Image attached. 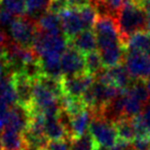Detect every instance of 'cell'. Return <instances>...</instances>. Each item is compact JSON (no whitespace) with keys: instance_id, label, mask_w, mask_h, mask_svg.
I'll return each instance as SVG.
<instances>
[{"instance_id":"obj_1","label":"cell","mask_w":150,"mask_h":150,"mask_svg":"<svg viewBox=\"0 0 150 150\" xmlns=\"http://www.w3.org/2000/svg\"><path fill=\"white\" fill-rule=\"evenodd\" d=\"M116 23L121 40L127 44L132 35L141 31H147L148 18L141 6L133 3L131 0H125L116 16Z\"/></svg>"},{"instance_id":"obj_2","label":"cell","mask_w":150,"mask_h":150,"mask_svg":"<svg viewBox=\"0 0 150 150\" xmlns=\"http://www.w3.org/2000/svg\"><path fill=\"white\" fill-rule=\"evenodd\" d=\"M68 48V39L64 34H50L38 29L32 50L39 59L62 58Z\"/></svg>"},{"instance_id":"obj_3","label":"cell","mask_w":150,"mask_h":150,"mask_svg":"<svg viewBox=\"0 0 150 150\" xmlns=\"http://www.w3.org/2000/svg\"><path fill=\"white\" fill-rule=\"evenodd\" d=\"M37 31V23L28 17L17 18L9 27L11 41L23 48L33 47Z\"/></svg>"},{"instance_id":"obj_4","label":"cell","mask_w":150,"mask_h":150,"mask_svg":"<svg viewBox=\"0 0 150 150\" xmlns=\"http://www.w3.org/2000/svg\"><path fill=\"white\" fill-rule=\"evenodd\" d=\"M93 31L97 38L98 50L119 42H123L119 34L116 20L110 16L98 17L93 28Z\"/></svg>"},{"instance_id":"obj_5","label":"cell","mask_w":150,"mask_h":150,"mask_svg":"<svg viewBox=\"0 0 150 150\" xmlns=\"http://www.w3.org/2000/svg\"><path fill=\"white\" fill-rule=\"evenodd\" d=\"M88 133L94 138L97 145L111 148L116 143L117 132L114 123L103 119L100 116H95L88 129Z\"/></svg>"},{"instance_id":"obj_6","label":"cell","mask_w":150,"mask_h":150,"mask_svg":"<svg viewBox=\"0 0 150 150\" xmlns=\"http://www.w3.org/2000/svg\"><path fill=\"white\" fill-rule=\"evenodd\" d=\"M123 62L134 79L146 80L150 78V58L147 54L127 50Z\"/></svg>"},{"instance_id":"obj_7","label":"cell","mask_w":150,"mask_h":150,"mask_svg":"<svg viewBox=\"0 0 150 150\" xmlns=\"http://www.w3.org/2000/svg\"><path fill=\"white\" fill-rule=\"evenodd\" d=\"M63 77L77 76L86 73V57L77 50L68 46L61 58Z\"/></svg>"},{"instance_id":"obj_8","label":"cell","mask_w":150,"mask_h":150,"mask_svg":"<svg viewBox=\"0 0 150 150\" xmlns=\"http://www.w3.org/2000/svg\"><path fill=\"white\" fill-rule=\"evenodd\" d=\"M94 82L95 77L88 73L71 77H62L63 92L65 96L71 98H81Z\"/></svg>"},{"instance_id":"obj_9","label":"cell","mask_w":150,"mask_h":150,"mask_svg":"<svg viewBox=\"0 0 150 150\" xmlns=\"http://www.w3.org/2000/svg\"><path fill=\"white\" fill-rule=\"evenodd\" d=\"M31 119L30 110L17 104L11 107L4 119V129L23 134L28 129Z\"/></svg>"},{"instance_id":"obj_10","label":"cell","mask_w":150,"mask_h":150,"mask_svg":"<svg viewBox=\"0 0 150 150\" xmlns=\"http://www.w3.org/2000/svg\"><path fill=\"white\" fill-rule=\"evenodd\" d=\"M60 18L62 22L63 33L68 40L74 38L80 32L84 31L83 24L78 9L66 8L60 13Z\"/></svg>"},{"instance_id":"obj_11","label":"cell","mask_w":150,"mask_h":150,"mask_svg":"<svg viewBox=\"0 0 150 150\" xmlns=\"http://www.w3.org/2000/svg\"><path fill=\"white\" fill-rule=\"evenodd\" d=\"M13 82L18 96V104L30 109L33 105L34 81L28 78L24 73H19L13 75Z\"/></svg>"},{"instance_id":"obj_12","label":"cell","mask_w":150,"mask_h":150,"mask_svg":"<svg viewBox=\"0 0 150 150\" xmlns=\"http://www.w3.org/2000/svg\"><path fill=\"white\" fill-rule=\"evenodd\" d=\"M98 52L100 54L104 68H111V67L122 64V61H125V52H127V45L123 42H119V43L99 50Z\"/></svg>"},{"instance_id":"obj_13","label":"cell","mask_w":150,"mask_h":150,"mask_svg":"<svg viewBox=\"0 0 150 150\" xmlns=\"http://www.w3.org/2000/svg\"><path fill=\"white\" fill-rule=\"evenodd\" d=\"M68 46L77 50L82 54H88L98 50L97 38L93 30H84L80 32L74 38L68 40Z\"/></svg>"},{"instance_id":"obj_14","label":"cell","mask_w":150,"mask_h":150,"mask_svg":"<svg viewBox=\"0 0 150 150\" xmlns=\"http://www.w3.org/2000/svg\"><path fill=\"white\" fill-rule=\"evenodd\" d=\"M0 100L3 101L9 107H13L18 104V96L16 92L13 74L4 71L0 77Z\"/></svg>"},{"instance_id":"obj_15","label":"cell","mask_w":150,"mask_h":150,"mask_svg":"<svg viewBox=\"0 0 150 150\" xmlns=\"http://www.w3.org/2000/svg\"><path fill=\"white\" fill-rule=\"evenodd\" d=\"M94 117V111L88 107L81 113L73 116L71 121V138L74 139L88 133Z\"/></svg>"},{"instance_id":"obj_16","label":"cell","mask_w":150,"mask_h":150,"mask_svg":"<svg viewBox=\"0 0 150 150\" xmlns=\"http://www.w3.org/2000/svg\"><path fill=\"white\" fill-rule=\"evenodd\" d=\"M37 27L41 31L50 34H64L60 15L46 11L37 21Z\"/></svg>"},{"instance_id":"obj_17","label":"cell","mask_w":150,"mask_h":150,"mask_svg":"<svg viewBox=\"0 0 150 150\" xmlns=\"http://www.w3.org/2000/svg\"><path fill=\"white\" fill-rule=\"evenodd\" d=\"M127 50L143 52L147 54L150 50V33L148 31H141L132 35L127 41Z\"/></svg>"},{"instance_id":"obj_18","label":"cell","mask_w":150,"mask_h":150,"mask_svg":"<svg viewBox=\"0 0 150 150\" xmlns=\"http://www.w3.org/2000/svg\"><path fill=\"white\" fill-rule=\"evenodd\" d=\"M0 137L3 150H25L26 145L23 134L8 129H3Z\"/></svg>"},{"instance_id":"obj_19","label":"cell","mask_w":150,"mask_h":150,"mask_svg":"<svg viewBox=\"0 0 150 150\" xmlns=\"http://www.w3.org/2000/svg\"><path fill=\"white\" fill-rule=\"evenodd\" d=\"M44 134L48 141H58V140L70 139L68 134L65 131L63 125L60 123L57 117H45Z\"/></svg>"},{"instance_id":"obj_20","label":"cell","mask_w":150,"mask_h":150,"mask_svg":"<svg viewBox=\"0 0 150 150\" xmlns=\"http://www.w3.org/2000/svg\"><path fill=\"white\" fill-rule=\"evenodd\" d=\"M115 129L117 132V137L118 139L127 141L129 143H133L135 139L137 138V133H136V127L134 125L133 118L129 117H122L118 121L114 123Z\"/></svg>"},{"instance_id":"obj_21","label":"cell","mask_w":150,"mask_h":150,"mask_svg":"<svg viewBox=\"0 0 150 150\" xmlns=\"http://www.w3.org/2000/svg\"><path fill=\"white\" fill-rule=\"evenodd\" d=\"M27 4V17L37 21L47 11L50 0H25Z\"/></svg>"},{"instance_id":"obj_22","label":"cell","mask_w":150,"mask_h":150,"mask_svg":"<svg viewBox=\"0 0 150 150\" xmlns=\"http://www.w3.org/2000/svg\"><path fill=\"white\" fill-rule=\"evenodd\" d=\"M145 105L142 104L136 98L127 94L125 91V116L129 118H135L142 113Z\"/></svg>"},{"instance_id":"obj_23","label":"cell","mask_w":150,"mask_h":150,"mask_svg":"<svg viewBox=\"0 0 150 150\" xmlns=\"http://www.w3.org/2000/svg\"><path fill=\"white\" fill-rule=\"evenodd\" d=\"M37 82L39 84H41L44 88H46L50 93H52L57 98L60 99L64 96L62 86V78H54L50 77V76H46V75H42L41 77L37 80Z\"/></svg>"},{"instance_id":"obj_24","label":"cell","mask_w":150,"mask_h":150,"mask_svg":"<svg viewBox=\"0 0 150 150\" xmlns=\"http://www.w3.org/2000/svg\"><path fill=\"white\" fill-rule=\"evenodd\" d=\"M0 4L15 17L22 18L27 15V4L25 0H1Z\"/></svg>"},{"instance_id":"obj_25","label":"cell","mask_w":150,"mask_h":150,"mask_svg":"<svg viewBox=\"0 0 150 150\" xmlns=\"http://www.w3.org/2000/svg\"><path fill=\"white\" fill-rule=\"evenodd\" d=\"M84 57H86V73L93 75L95 77V76L104 68L102 60H101L100 54H99L98 50H96V52L84 54Z\"/></svg>"},{"instance_id":"obj_26","label":"cell","mask_w":150,"mask_h":150,"mask_svg":"<svg viewBox=\"0 0 150 150\" xmlns=\"http://www.w3.org/2000/svg\"><path fill=\"white\" fill-rule=\"evenodd\" d=\"M96 142L90 133L71 140V150H95Z\"/></svg>"},{"instance_id":"obj_27","label":"cell","mask_w":150,"mask_h":150,"mask_svg":"<svg viewBox=\"0 0 150 150\" xmlns=\"http://www.w3.org/2000/svg\"><path fill=\"white\" fill-rule=\"evenodd\" d=\"M78 11H79L84 30H92V28H94L97 19H98V15H97L95 7L92 4H88L86 6L79 8Z\"/></svg>"},{"instance_id":"obj_28","label":"cell","mask_w":150,"mask_h":150,"mask_svg":"<svg viewBox=\"0 0 150 150\" xmlns=\"http://www.w3.org/2000/svg\"><path fill=\"white\" fill-rule=\"evenodd\" d=\"M46 150H71V139L50 141Z\"/></svg>"},{"instance_id":"obj_29","label":"cell","mask_w":150,"mask_h":150,"mask_svg":"<svg viewBox=\"0 0 150 150\" xmlns=\"http://www.w3.org/2000/svg\"><path fill=\"white\" fill-rule=\"evenodd\" d=\"M66 8H68L67 5V0H50V6L47 11L52 13L60 15L62 11H64Z\"/></svg>"},{"instance_id":"obj_30","label":"cell","mask_w":150,"mask_h":150,"mask_svg":"<svg viewBox=\"0 0 150 150\" xmlns=\"http://www.w3.org/2000/svg\"><path fill=\"white\" fill-rule=\"evenodd\" d=\"M103 1H104V3L109 8L112 17L116 20V16H117V13H118L119 9L122 6L125 0H103Z\"/></svg>"},{"instance_id":"obj_31","label":"cell","mask_w":150,"mask_h":150,"mask_svg":"<svg viewBox=\"0 0 150 150\" xmlns=\"http://www.w3.org/2000/svg\"><path fill=\"white\" fill-rule=\"evenodd\" d=\"M132 146L134 150H150V137L136 138Z\"/></svg>"},{"instance_id":"obj_32","label":"cell","mask_w":150,"mask_h":150,"mask_svg":"<svg viewBox=\"0 0 150 150\" xmlns=\"http://www.w3.org/2000/svg\"><path fill=\"white\" fill-rule=\"evenodd\" d=\"M92 0H67V5L68 8H75L79 9L83 6L91 4Z\"/></svg>"},{"instance_id":"obj_33","label":"cell","mask_w":150,"mask_h":150,"mask_svg":"<svg viewBox=\"0 0 150 150\" xmlns=\"http://www.w3.org/2000/svg\"><path fill=\"white\" fill-rule=\"evenodd\" d=\"M11 39L8 40V37L6 36V34L4 33L1 28H0V52H3L4 48L8 45V43L11 42Z\"/></svg>"},{"instance_id":"obj_34","label":"cell","mask_w":150,"mask_h":150,"mask_svg":"<svg viewBox=\"0 0 150 150\" xmlns=\"http://www.w3.org/2000/svg\"><path fill=\"white\" fill-rule=\"evenodd\" d=\"M9 110H11V107L7 104H5L3 101L0 100V120H2L4 122V119L6 115L8 114Z\"/></svg>"},{"instance_id":"obj_35","label":"cell","mask_w":150,"mask_h":150,"mask_svg":"<svg viewBox=\"0 0 150 150\" xmlns=\"http://www.w3.org/2000/svg\"><path fill=\"white\" fill-rule=\"evenodd\" d=\"M5 67H6V62H5L4 56H3V52H0V77L4 73Z\"/></svg>"},{"instance_id":"obj_36","label":"cell","mask_w":150,"mask_h":150,"mask_svg":"<svg viewBox=\"0 0 150 150\" xmlns=\"http://www.w3.org/2000/svg\"><path fill=\"white\" fill-rule=\"evenodd\" d=\"M141 8L143 9L144 13H146L148 19H150V0H145L141 4Z\"/></svg>"},{"instance_id":"obj_37","label":"cell","mask_w":150,"mask_h":150,"mask_svg":"<svg viewBox=\"0 0 150 150\" xmlns=\"http://www.w3.org/2000/svg\"><path fill=\"white\" fill-rule=\"evenodd\" d=\"M111 148L108 147H105V146H101V145H96V148L95 150H110Z\"/></svg>"},{"instance_id":"obj_38","label":"cell","mask_w":150,"mask_h":150,"mask_svg":"<svg viewBox=\"0 0 150 150\" xmlns=\"http://www.w3.org/2000/svg\"><path fill=\"white\" fill-rule=\"evenodd\" d=\"M131 1L133 3H135V4H137V5H139V6H141V4L144 2V1H145V0H131Z\"/></svg>"},{"instance_id":"obj_39","label":"cell","mask_w":150,"mask_h":150,"mask_svg":"<svg viewBox=\"0 0 150 150\" xmlns=\"http://www.w3.org/2000/svg\"><path fill=\"white\" fill-rule=\"evenodd\" d=\"M145 83H146V86H147V90H148V93H149V96H150V78L145 80Z\"/></svg>"},{"instance_id":"obj_40","label":"cell","mask_w":150,"mask_h":150,"mask_svg":"<svg viewBox=\"0 0 150 150\" xmlns=\"http://www.w3.org/2000/svg\"><path fill=\"white\" fill-rule=\"evenodd\" d=\"M147 31L150 33V19H148V23H147Z\"/></svg>"},{"instance_id":"obj_41","label":"cell","mask_w":150,"mask_h":150,"mask_svg":"<svg viewBox=\"0 0 150 150\" xmlns=\"http://www.w3.org/2000/svg\"><path fill=\"white\" fill-rule=\"evenodd\" d=\"M0 150H3V146H2V142H1V137H0Z\"/></svg>"},{"instance_id":"obj_42","label":"cell","mask_w":150,"mask_h":150,"mask_svg":"<svg viewBox=\"0 0 150 150\" xmlns=\"http://www.w3.org/2000/svg\"><path fill=\"white\" fill-rule=\"evenodd\" d=\"M42 150H46V148H44V149H42Z\"/></svg>"},{"instance_id":"obj_43","label":"cell","mask_w":150,"mask_h":150,"mask_svg":"<svg viewBox=\"0 0 150 150\" xmlns=\"http://www.w3.org/2000/svg\"><path fill=\"white\" fill-rule=\"evenodd\" d=\"M0 3H1V0H0Z\"/></svg>"}]
</instances>
